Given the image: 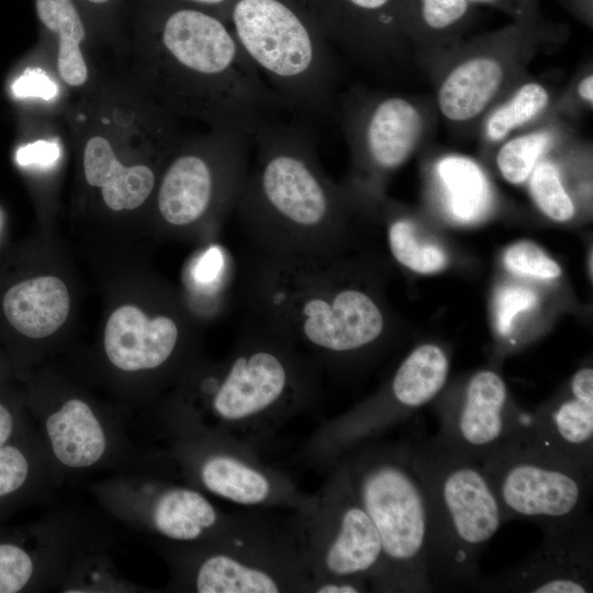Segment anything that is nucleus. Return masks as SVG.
<instances>
[{
	"mask_svg": "<svg viewBox=\"0 0 593 593\" xmlns=\"http://www.w3.org/2000/svg\"><path fill=\"white\" fill-rule=\"evenodd\" d=\"M181 333L171 315L149 317L137 306L123 305L107 322L103 348L110 363L123 372L154 371L174 360Z\"/></svg>",
	"mask_w": 593,
	"mask_h": 593,
	"instance_id": "nucleus-19",
	"label": "nucleus"
},
{
	"mask_svg": "<svg viewBox=\"0 0 593 593\" xmlns=\"http://www.w3.org/2000/svg\"><path fill=\"white\" fill-rule=\"evenodd\" d=\"M89 23L97 25L110 23L120 0H77Z\"/></svg>",
	"mask_w": 593,
	"mask_h": 593,
	"instance_id": "nucleus-40",
	"label": "nucleus"
},
{
	"mask_svg": "<svg viewBox=\"0 0 593 593\" xmlns=\"http://www.w3.org/2000/svg\"><path fill=\"white\" fill-rule=\"evenodd\" d=\"M537 294L522 286H504L494 299L495 325L501 335H508L515 316L537 304Z\"/></svg>",
	"mask_w": 593,
	"mask_h": 593,
	"instance_id": "nucleus-35",
	"label": "nucleus"
},
{
	"mask_svg": "<svg viewBox=\"0 0 593 593\" xmlns=\"http://www.w3.org/2000/svg\"><path fill=\"white\" fill-rule=\"evenodd\" d=\"M226 22L280 108L312 120L335 112L331 42L301 0H233Z\"/></svg>",
	"mask_w": 593,
	"mask_h": 593,
	"instance_id": "nucleus-5",
	"label": "nucleus"
},
{
	"mask_svg": "<svg viewBox=\"0 0 593 593\" xmlns=\"http://www.w3.org/2000/svg\"><path fill=\"white\" fill-rule=\"evenodd\" d=\"M264 533L242 535L230 525L216 537L192 546H180L178 583L198 593H279L309 591L311 575L299 545L272 546Z\"/></svg>",
	"mask_w": 593,
	"mask_h": 593,
	"instance_id": "nucleus-10",
	"label": "nucleus"
},
{
	"mask_svg": "<svg viewBox=\"0 0 593 593\" xmlns=\"http://www.w3.org/2000/svg\"><path fill=\"white\" fill-rule=\"evenodd\" d=\"M448 209L461 223L481 219L490 205V190L481 169L463 157H447L438 164Z\"/></svg>",
	"mask_w": 593,
	"mask_h": 593,
	"instance_id": "nucleus-28",
	"label": "nucleus"
},
{
	"mask_svg": "<svg viewBox=\"0 0 593 593\" xmlns=\"http://www.w3.org/2000/svg\"><path fill=\"white\" fill-rule=\"evenodd\" d=\"M530 192L537 206L550 219L563 222L573 216V202L551 163L542 161L535 166L530 174Z\"/></svg>",
	"mask_w": 593,
	"mask_h": 593,
	"instance_id": "nucleus-33",
	"label": "nucleus"
},
{
	"mask_svg": "<svg viewBox=\"0 0 593 593\" xmlns=\"http://www.w3.org/2000/svg\"><path fill=\"white\" fill-rule=\"evenodd\" d=\"M54 482L47 451L33 423L0 449V524Z\"/></svg>",
	"mask_w": 593,
	"mask_h": 593,
	"instance_id": "nucleus-23",
	"label": "nucleus"
},
{
	"mask_svg": "<svg viewBox=\"0 0 593 593\" xmlns=\"http://www.w3.org/2000/svg\"><path fill=\"white\" fill-rule=\"evenodd\" d=\"M251 136L211 128L177 144L157 191V211L169 226L219 223L235 211L247 170Z\"/></svg>",
	"mask_w": 593,
	"mask_h": 593,
	"instance_id": "nucleus-9",
	"label": "nucleus"
},
{
	"mask_svg": "<svg viewBox=\"0 0 593 593\" xmlns=\"http://www.w3.org/2000/svg\"><path fill=\"white\" fill-rule=\"evenodd\" d=\"M504 264L513 272L539 279H553L561 275L560 266L528 240L510 246L504 254Z\"/></svg>",
	"mask_w": 593,
	"mask_h": 593,
	"instance_id": "nucleus-34",
	"label": "nucleus"
},
{
	"mask_svg": "<svg viewBox=\"0 0 593 593\" xmlns=\"http://www.w3.org/2000/svg\"><path fill=\"white\" fill-rule=\"evenodd\" d=\"M33 425L22 405L5 396H0V449Z\"/></svg>",
	"mask_w": 593,
	"mask_h": 593,
	"instance_id": "nucleus-36",
	"label": "nucleus"
},
{
	"mask_svg": "<svg viewBox=\"0 0 593 593\" xmlns=\"http://www.w3.org/2000/svg\"><path fill=\"white\" fill-rule=\"evenodd\" d=\"M502 78V67L493 58L475 57L460 64L440 86L441 113L458 122L477 116L499 89Z\"/></svg>",
	"mask_w": 593,
	"mask_h": 593,
	"instance_id": "nucleus-26",
	"label": "nucleus"
},
{
	"mask_svg": "<svg viewBox=\"0 0 593 593\" xmlns=\"http://www.w3.org/2000/svg\"><path fill=\"white\" fill-rule=\"evenodd\" d=\"M82 164L87 183L100 189L105 205L113 211L139 208L156 186V174L150 166H125L112 142L102 133L87 137Z\"/></svg>",
	"mask_w": 593,
	"mask_h": 593,
	"instance_id": "nucleus-22",
	"label": "nucleus"
},
{
	"mask_svg": "<svg viewBox=\"0 0 593 593\" xmlns=\"http://www.w3.org/2000/svg\"><path fill=\"white\" fill-rule=\"evenodd\" d=\"M234 214L248 250L282 256L340 255L346 198L325 174L304 125L266 119L251 137Z\"/></svg>",
	"mask_w": 593,
	"mask_h": 593,
	"instance_id": "nucleus-3",
	"label": "nucleus"
},
{
	"mask_svg": "<svg viewBox=\"0 0 593 593\" xmlns=\"http://www.w3.org/2000/svg\"><path fill=\"white\" fill-rule=\"evenodd\" d=\"M544 532V540L530 555L478 588L503 592H592L593 537L589 517L584 514Z\"/></svg>",
	"mask_w": 593,
	"mask_h": 593,
	"instance_id": "nucleus-16",
	"label": "nucleus"
},
{
	"mask_svg": "<svg viewBox=\"0 0 593 593\" xmlns=\"http://www.w3.org/2000/svg\"><path fill=\"white\" fill-rule=\"evenodd\" d=\"M548 142V133H532L505 143L496 159L502 176L511 183H523L530 176Z\"/></svg>",
	"mask_w": 593,
	"mask_h": 593,
	"instance_id": "nucleus-32",
	"label": "nucleus"
},
{
	"mask_svg": "<svg viewBox=\"0 0 593 593\" xmlns=\"http://www.w3.org/2000/svg\"><path fill=\"white\" fill-rule=\"evenodd\" d=\"M302 512L298 545L311 583L349 579L377 584L383 567L381 541L350 485L344 463L323 493L305 502Z\"/></svg>",
	"mask_w": 593,
	"mask_h": 593,
	"instance_id": "nucleus-11",
	"label": "nucleus"
},
{
	"mask_svg": "<svg viewBox=\"0 0 593 593\" xmlns=\"http://www.w3.org/2000/svg\"><path fill=\"white\" fill-rule=\"evenodd\" d=\"M388 242L393 257L404 267L418 273H434L448 262L444 249L419 239L414 223L396 219L389 225Z\"/></svg>",
	"mask_w": 593,
	"mask_h": 593,
	"instance_id": "nucleus-29",
	"label": "nucleus"
},
{
	"mask_svg": "<svg viewBox=\"0 0 593 593\" xmlns=\"http://www.w3.org/2000/svg\"><path fill=\"white\" fill-rule=\"evenodd\" d=\"M350 485L381 541L382 591H433L429 518L409 446H367L344 462Z\"/></svg>",
	"mask_w": 593,
	"mask_h": 593,
	"instance_id": "nucleus-7",
	"label": "nucleus"
},
{
	"mask_svg": "<svg viewBox=\"0 0 593 593\" xmlns=\"http://www.w3.org/2000/svg\"><path fill=\"white\" fill-rule=\"evenodd\" d=\"M82 540L79 525L67 517L0 528V593L64 585L81 553Z\"/></svg>",
	"mask_w": 593,
	"mask_h": 593,
	"instance_id": "nucleus-15",
	"label": "nucleus"
},
{
	"mask_svg": "<svg viewBox=\"0 0 593 593\" xmlns=\"http://www.w3.org/2000/svg\"><path fill=\"white\" fill-rule=\"evenodd\" d=\"M593 76H586L584 77L578 87L579 94L582 99H584L588 102H592L593 100Z\"/></svg>",
	"mask_w": 593,
	"mask_h": 593,
	"instance_id": "nucleus-43",
	"label": "nucleus"
},
{
	"mask_svg": "<svg viewBox=\"0 0 593 593\" xmlns=\"http://www.w3.org/2000/svg\"><path fill=\"white\" fill-rule=\"evenodd\" d=\"M323 371L271 331L243 320L228 357L200 382L204 418L174 419L228 438L291 413L315 394Z\"/></svg>",
	"mask_w": 593,
	"mask_h": 593,
	"instance_id": "nucleus-4",
	"label": "nucleus"
},
{
	"mask_svg": "<svg viewBox=\"0 0 593 593\" xmlns=\"http://www.w3.org/2000/svg\"><path fill=\"white\" fill-rule=\"evenodd\" d=\"M179 4L208 10L226 21L227 11L233 0H166Z\"/></svg>",
	"mask_w": 593,
	"mask_h": 593,
	"instance_id": "nucleus-42",
	"label": "nucleus"
},
{
	"mask_svg": "<svg viewBox=\"0 0 593 593\" xmlns=\"http://www.w3.org/2000/svg\"><path fill=\"white\" fill-rule=\"evenodd\" d=\"M523 430L510 414L503 379L492 370L471 377L455 412L443 419L439 439L474 460L483 459Z\"/></svg>",
	"mask_w": 593,
	"mask_h": 593,
	"instance_id": "nucleus-17",
	"label": "nucleus"
},
{
	"mask_svg": "<svg viewBox=\"0 0 593 593\" xmlns=\"http://www.w3.org/2000/svg\"><path fill=\"white\" fill-rule=\"evenodd\" d=\"M526 433L539 445L592 470L593 369L578 370L569 395L539 413Z\"/></svg>",
	"mask_w": 593,
	"mask_h": 593,
	"instance_id": "nucleus-21",
	"label": "nucleus"
},
{
	"mask_svg": "<svg viewBox=\"0 0 593 593\" xmlns=\"http://www.w3.org/2000/svg\"><path fill=\"white\" fill-rule=\"evenodd\" d=\"M412 448L429 518V566L434 589L479 583V557L505 522L477 460L440 439Z\"/></svg>",
	"mask_w": 593,
	"mask_h": 593,
	"instance_id": "nucleus-6",
	"label": "nucleus"
},
{
	"mask_svg": "<svg viewBox=\"0 0 593 593\" xmlns=\"http://www.w3.org/2000/svg\"><path fill=\"white\" fill-rule=\"evenodd\" d=\"M548 99V92L541 85H524L490 116L486 123L488 137L491 141L503 139L510 132L536 116L547 105Z\"/></svg>",
	"mask_w": 593,
	"mask_h": 593,
	"instance_id": "nucleus-30",
	"label": "nucleus"
},
{
	"mask_svg": "<svg viewBox=\"0 0 593 593\" xmlns=\"http://www.w3.org/2000/svg\"><path fill=\"white\" fill-rule=\"evenodd\" d=\"M35 12L44 29L57 43V70L74 88L83 86L89 68L83 54L88 20L77 0H34Z\"/></svg>",
	"mask_w": 593,
	"mask_h": 593,
	"instance_id": "nucleus-25",
	"label": "nucleus"
},
{
	"mask_svg": "<svg viewBox=\"0 0 593 593\" xmlns=\"http://www.w3.org/2000/svg\"><path fill=\"white\" fill-rule=\"evenodd\" d=\"M225 267L224 253L219 247L212 246L198 258L193 276L197 282L214 288L225 272Z\"/></svg>",
	"mask_w": 593,
	"mask_h": 593,
	"instance_id": "nucleus-37",
	"label": "nucleus"
},
{
	"mask_svg": "<svg viewBox=\"0 0 593 593\" xmlns=\"http://www.w3.org/2000/svg\"><path fill=\"white\" fill-rule=\"evenodd\" d=\"M58 475L126 463L132 457L119 419L105 416L78 396L38 411L32 419Z\"/></svg>",
	"mask_w": 593,
	"mask_h": 593,
	"instance_id": "nucleus-14",
	"label": "nucleus"
},
{
	"mask_svg": "<svg viewBox=\"0 0 593 593\" xmlns=\"http://www.w3.org/2000/svg\"><path fill=\"white\" fill-rule=\"evenodd\" d=\"M18 97H40L49 99L56 93V86L41 71L26 70L12 86Z\"/></svg>",
	"mask_w": 593,
	"mask_h": 593,
	"instance_id": "nucleus-38",
	"label": "nucleus"
},
{
	"mask_svg": "<svg viewBox=\"0 0 593 593\" xmlns=\"http://www.w3.org/2000/svg\"><path fill=\"white\" fill-rule=\"evenodd\" d=\"M175 428L174 454L193 486L245 506L298 503L288 479L258 463L232 439L181 423Z\"/></svg>",
	"mask_w": 593,
	"mask_h": 593,
	"instance_id": "nucleus-13",
	"label": "nucleus"
},
{
	"mask_svg": "<svg viewBox=\"0 0 593 593\" xmlns=\"http://www.w3.org/2000/svg\"><path fill=\"white\" fill-rule=\"evenodd\" d=\"M481 467L504 521H529L546 529L585 514L592 470L539 445L526 430L486 455Z\"/></svg>",
	"mask_w": 593,
	"mask_h": 593,
	"instance_id": "nucleus-8",
	"label": "nucleus"
},
{
	"mask_svg": "<svg viewBox=\"0 0 593 593\" xmlns=\"http://www.w3.org/2000/svg\"><path fill=\"white\" fill-rule=\"evenodd\" d=\"M331 44L367 58L403 30L399 0H301Z\"/></svg>",
	"mask_w": 593,
	"mask_h": 593,
	"instance_id": "nucleus-20",
	"label": "nucleus"
},
{
	"mask_svg": "<svg viewBox=\"0 0 593 593\" xmlns=\"http://www.w3.org/2000/svg\"><path fill=\"white\" fill-rule=\"evenodd\" d=\"M349 279L340 255L248 250L237 270L234 298L243 320L280 336L325 371L368 349L385 332L379 302Z\"/></svg>",
	"mask_w": 593,
	"mask_h": 593,
	"instance_id": "nucleus-2",
	"label": "nucleus"
},
{
	"mask_svg": "<svg viewBox=\"0 0 593 593\" xmlns=\"http://www.w3.org/2000/svg\"><path fill=\"white\" fill-rule=\"evenodd\" d=\"M467 0H399L402 27L413 24L445 31L461 22L469 11Z\"/></svg>",
	"mask_w": 593,
	"mask_h": 593,
	"instance_id": "nucleus-31",
	"label": "nucleus"
},
{
	"mask_svg": "<svg viewBox=\"0 0 593 593\" xmlns=\"http://www.w3.org/2000/svg\"><path fill=\"white\" fill-rule=\"evenodd\" d=\"M146 79L167 113L244 132L278 110L273 94L217 14L144 0L138 16Z\"/></svg>",
	"mask_w": 593,
	"mask_h": 593,
	"instance_id": "nucleus-1",
	"label": "nucleus"
},
{
	"mask_svg": "<svg viewBox=\"0 0 593 593\" xmlns=\"http://www.w3.org/2000/svg\"><path fill=\"white\" fill-rule=\"evenodd\" d=\"M7 321L21 335L45 338L66 322L70 296L66 284L54 276H40L13 284L3 295Z\"/></svg>",
	"mask_w": 593,
	"mask_h": 593,
	"instance_id": "nucleus-24",
	"label": "nucleus"
},
{
	"mask_svg": "<svg viewBox=\"0 0 593 593\" xmlns=\"http://www.w3.org/2000/svg\"><path fill=\"white\" fill-rule=\"evenodd\" d=\"M58 157V148L55 144L47 142H35L20 148L16 159L21 165L40 164L47 165L54 163Z\"/></svg>",
	"mask_w": 593,
	"mask_h": 593,
	"instance_id": "nucleus-39",
	"label": "nucleus"
},
{
	"mask_svg": "<svg viewBox=\"0 0 593 593\" xmlns=\"http://www.w3.org/2000/svg\"><path fill=\"white\" fill-rule=\"evenodd\" d=\"M448 371V357L439 346L421 345L396 369L390 383L389 398L404 413L416 410L439 393Z\"/></svg>",
	"mask_w": 593,
	"mask_h": 593,
	"instance_id": "nucleus-27",
	"label": "nucleus"
},
{
	"mask_svg": "<svg viewBox=\"0 0 593 593\" xmlns=\"http://www.w3.org/2000/svg\"><path fill=\"white\" fill-rule=\"evenodd\" d=\"M469 3H479V4H496L503 0H467Z\"/></svg>",
	"mask_w": 593,
	"mask_h": 593,
	"instance_id": "nucleus-44",
	"label": "nucleus"
},
{
	"mask_svg": "<svg viewBox=\"0 0 593 593\" xmlns=\"http://www.w3.org/2000/svg\"><path fill=\"white\" fill-rule=\"evenodd\" d=\"M310 592L315 593H359L367 591L365 580L331 579L311 583Z\"/></svg>",
	"mask_w": 593,
	"mask_h": 593,
	"instance_id": "nucleus-41",
	"label": "nucleus"
},
{
	"mask_svg": "<svg viewBox=\"0 0 593 593\" xmlns=\"http://www.w3.org/2000/svg\"><path fill=\"white\" fill-rule=\"evenodd\" d=\"M94 493L118 519L178 546L208 541L231 523L193 485L130 473L100 482Z\"/></svg>",
	"mask_w": 593,
	"mask_h": 593,
	"instance_id": "nucleus-12",
	"label": "nucleus"
},
{
	"mask_svg": "<svg viewBox=\"0 0 593 593\" xmlns=\"http://www.w3.org/2000/svg\"><path fill=\"white\" fill-rule=\"evenodd\" d=\"M344 121L357 158L377 172L402 165L415 148L422 118L409 100L391 96L357 110L344 105Z\"/></svg>",
	"mask_w": 593,
	"mask_h": 593,
	"instance_id": "nucleus-18",
	"label": "nucleus"
}]
</instances>
